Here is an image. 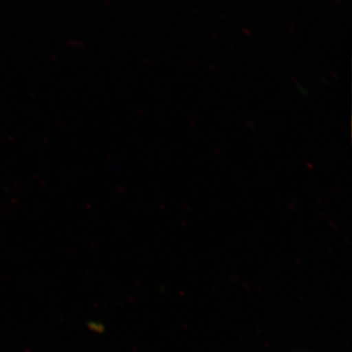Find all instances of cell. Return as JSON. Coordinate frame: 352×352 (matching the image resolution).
I'll use <instances>...</instances> for the list:
<instances>
[]
</instances>
